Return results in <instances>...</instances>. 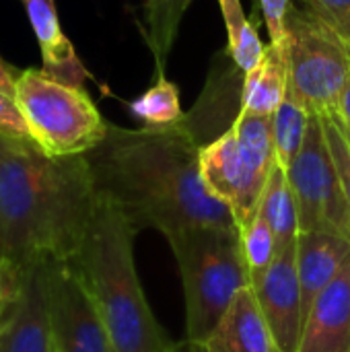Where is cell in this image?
<instances>
[{
	"label": "cell",
	"mask_w": 350,
	"mask_h": 352,
	"mask_svg": "<svg viewBox=\"0 0 350 352\" xmlns=\"http://www.w3.org/2000/svg\"><path fill=\"white\" fill-rule=\"evenodd\" d=\"M14 99L31 140L50 157H78L93 151L109 122L83 87L68 85L43 68L19 70Z\"/></svg>",
	"instance_id": "cell-5"
},
{
	"label": "cell",
	"mask_w": 350,
	"mask_h": 352,
	"mask_svg": "<svg viewBox=\"0 0 350 352\" xmlns=\"http://www.w3.org/2000/svg\"><path fill=\"white\" fill-rule=\"evenodd\" d=\"M299 352H350V258L307 309Z\"/></svg>",
	"instance_id": "cell-12"
},
{
	"label": "cell",
	"mask_w": 350,
	"mask_h": 352,
	"mask_svg": "<svg viewBox=\"0 0 350 352\" xmlns=\"http://www.w3.org/2000/svg\"><path fill=\"white\" fill-rule=\"evenodd\" d=\"M167 243L177 262L186 299V342L202 344L239 291L250 287L239 227H192Z\"/></svg>",
	"instance_id": "cell-4"
},
{
	"label": "cell",
	"mask_w": 350,
	"mask_h": 352,
	"mask_svg": "<svg viewBox=\"0 0 350 352\" xmlns=\"http://www.w3.org/2000/svg\"><path fill=\"white\" fill-rule=\"evenodd\" d=\"M336 118L340 122H344L347 126H350V78L340 95V101H338V111H336Z\"/></svg>",
	"instance_id": "cell-29"
},
{
	"label": "cell",
	"mask_w": 350,
	"mask_h": 352,
	"mask_svg": "<svg viewBox=\"0 0 350 352\" xmlns=\"http://www.w3.org/2000/svg\"><path fill=\"white\" fill-rule=\"evenodd\" d=\"M27 16L31 21L35 39L39 43L43 70L52 76L83 87V80L89 76L85 64L80 62L72 41L64 35L54 0H21Z\"/></svg>",
	"instance_id": "cell-15"
},
{
	"label": "cell",
	"mask_w": 350,
	"mask_h": 352,
	"mask_svg": "<svg viewBox=\"0 0 350 352\" xmlns=\"http://www.w3.org/2000/svg\"><path fill=\"white\" fill-rule=\"evenodd\" d=\"M340 122V120H338ZM340 126H342V130H344V134H347V138H349V142H350V126H347L344 122H340Z\"/></svg>",
	"instance_id": "cell-33"
},
{
	"label": "cell",
	"mask_w": 350,
	"mask_h": 352,
	"mask_svg": "<svg viewBox=\"0 0 350 352\" xmlns=\"http://www.w3.org/2000/svg\"><path fill=\"white\" fill-rule=\"evenodd\" d=\"M186 352H208L204 349V344H190L186 342Z\"/></svg>",
	"instance_id": "cell-31"
},
{
	"label": "cell",
	"mask_w": 350,
	"mask_h": 352,
	"mask_svg": "<svg viewBox=\"0 0 350 352\" xmlns=\"http://www.w3.org/2000/svg\"><path fill=\"white\" fill-rule=\"evenodd\" d=\"M21 276H23V266H14L0 258V322L19 293Z\"/></svg>",
	"instance_id": "cell-27"
},
{
	"label": "cell",
	"mask_w": 350,
	"mask_h": 352,
	"mask_svg": "<svg viewBox=\"0 0 350 352\" xmlns=\"http://www.w3.org/2000/svg\"><path fill=\"white\" fill-rule=\"evenodd\" d=\"M227 29V52L239 72H250L262 58L266 45L248 21L241 0H217Z\"/></svg>",
	"instance_id": "cell-19"
},
{
	"label": "cell",
	"mask_w": 350,
	"mask_h": 352,
	"mask_svg": "<svg viewBox=\"0 0 350 352\" xmlns=\"http://www.w3.org/2000/svg\"><path fill=\"white\" fill-rule=\"evenodd\" d=\"M202 344L208 352H281L250 287L237 293L219 326Z\"/></svg>",
	"instance_id": "cell-13"
},
{
	"label": "cell",
	"mask_w": 350,
	"mask_h": 352,
	"mask_svg": "<svg viewBox=\"0 0 350 352\" xmlns=\"http://www.w3.org/2000/svg\"><path fill=\"white\" fill-rule=\"evenodd\" d=\"M289 82L309 113L336 116L350 78L347 39L311 8L291 6L287 14Z\"/></svg>",
	"instance_id": "cell-6"
},
{
	"label": "cell",
	"mask_w": 350,
	"mask_h": 352,
	"mask_svg": "<svg viewBox=\"0 0 350 352\" xmlns=\"http://www.w3.org/2000/svg\"><path fill=\"white\" fill-rule=\"evenodd\" d=\"M289 87V50L285 43H268L260 62L243 74L239 111L272 116Z\"/></svg>",
	"instance_id": "cell-16"
},
{
	"label": "cell",
	"mask_w": 350,
	"mask_h": 352,
	"mask_svg": "<svg viewBox=\"0 0 350 352\" xmlns=\"http://www.w3.org/2000/svg\"><path fill=\"white\" fill-rule=\"evenodd\" d=\"M0 132L17 138H29V128L25 124V118L19 109V103L12 93H6L0 89Z\"/></svg>",
	"instance_id": "cell-24"
},
{
	"label": "cell",
	"mask_w": 350,
	"mask_h": 352,
	"mask_svg": "<svg viewBox=\"0 0 350 352\" xmlns=\"http://www.w3.org/2000/svg\"><path fill=\"white\" fill-rule=\"evenodd\" d=\"M349 47H350V45H349Z\"/></svg>",
	"instance_id": "cell-35"
},
{
	"label": "cell",
	"mask_w": 350,
	"mask_h": 352,
	"mask_svg": "<svg viewBox=\"0 0 350 352\" xmlns=\"http://www.w3.org/2000/svg\"><path fill=\"white\" fill-rule=\"evenodd\" d=\"M54 352H116L109 334L74 266L43 260Z\"/></svg>",
	"instance_id": "cell-8"
},
{
	"label": "cell",
	"mask_w": 350,
	"mask_h": 352,
	"mask_svg": "<svg viewBox=\"0 0 350 352\" xmlns=\"http://www.w3.org/2000/svg\"><path fill=\"white\" fill-rule=\"evenodd\" d=\"M311 113L301 101V97L295 93V89L287 87V93L272 113V136H274V151H276V163L283 169H289L293 159L299 155L307 130H309Z\"/></svg>",
	"instance_id": "cell-18"
},
{
	"label": "cell",
	"mask_w": 350,
	"mask_h": 352,
	"mask_svg": "<svg viewBox=\"0 0 350 352\" xmlns=\"http://www.w3.org/2000/svg\"><path fill=\"white\" fill-rule=\"evenodd\" d=\"M264 23L272 43H285L287 37V14L293 6L291 0H260Z\"/></svg>",
	"instance_id": "cell-25"
},
{
	"label": "cell",
	"mask_w": 350,
	"mask_h": 352,
	"mask_svg": "<svg viewBox=\"0 0 350 352\" xmlns=\"http://www.w3.org/2000/svg\"><path fill=\"white\" fill-rule=\"evenodd\" d=\"M250 289L281 352H299L305 307L297 272V243L281 250L266 272L252 276Z\"/></svg>",
	"instance_id": "cell-9"
},
{
	"label": "cell",
	"mask_w": 350,
	"mask_h": 352,
	"mask_svg": "<svg viewBox=\"0 0 350 352\" xmlns=\"http://www.w3.org/2000/svg\"><path fill=\"white\" fill-rule=\"evenodd\" d=\"M340 35H342V37L347 39V43H349V45H350V25H349V27H347V29H344V31H342V33H340Z\"/></svg>",
	"instance_id": "cell-32"
},
{
	"label": "cell",
	"mask_w": 350,
	"mask_h": 352,
	"mask_svg": "<svg viewBox=\"0 0 350 352\" xmlns=\"http://www.w3.org/2000/svg\"><path fill=\"white\" fill-rule=\"evenodd\" d=\"M322 124H324L326 142H328V148H330L332 161L336 165L340 186H342V192H344V198H347L350 208V142L336 116L322 118Z\"/></svg>",
	"instance_id": "cell-23"
},
{
	"label": "cell",
	"mask_w": 350,
	"mask_h": 352,
	"mask_svg": "<svg viewBox=\"0 0 350 352\" xmlns=\"http://www.w3.org/2000/svg\"><path fill=\"white\" fill-rule=\"evenodd\" d=\"M285 171L297 198L301 233L326 231L350 243L349 202L344 198L320 116L311 113L305 142Z\"/></svg>",
	"instance_id": "cell-7"
},
{
	"label": "cell",
	"mask_w": 350,
	"mask_h": 352,
	"mask_svg": "<svg viewBox=\"0 0 350 352\" xmlns=\"http://www.w3.org/2000/svg\"><path fill=\"white\" fill-rule=\"evenodd\" d=\"M349 258L350 243L347 239L326 231L299 233L297 272H299L305 316L311 303L316 301V297L342 272Z\"/></svg>",
	"instance_id": "cell-14"
},
{
	"label": "cell",
	"mask_w": 350,
	"mask_h": 352,
	"mask_svg": "<svg viewBox=\"0 0 350 352\" xmlns=\"http://www.w3.org/2000/svg\"><path fill=\"white\" fill-rule=\"evenodd\" d=\"M198 171L206 192L231 210L241 231L254 219L264 190L252 179L231 128L200 146Z\"/></svg>",
	"instance_id": "cell-10"
},
{
	"label": "cell",
	"mask_w": 350,
	"mask_h": 352,
	"mask_svg": "<svg viewBox=\"0 0 350 352\" xmlns=\"http://www.w3.org/2000/svg\"><path fill=\"white\" fill-rule=\"evenodd\" d=\"M130 113L144 122V126L161 128V126H173L184 120V111L179 105V89L167 76H157V82L146 89L142 95H138L134 101L128 103Z\"/></svg>",
	"instance_id": "cell-21"
},
{
	"label": "cell",
	"mask_w": 350,
	"mask_h": 352,
	"mask_svg": "<svg viewBox=\"0 0 350 352\" xmlns=\"http://www.w3.org/2000/svg\"><path fill=\"white\" fill-rule=\"evenodd\" d=\"M17 74H19V70H14L10 64H6V62L0 58V89H2V91H6V93H12V95H14Z\"/></svg>",
	"instance_id": "cell-28"
},
{
	"label": "cell",
	"mask_w": 350,
	"mask_h": 352,
	"mask_svg": "<svg viewBox=\"0 0 350 352\" xmlns=\"http://www.w3.org/2000/svg\"><path fill=\"white\" fill-rule=\"evenodd\" d=\"M318 16L342 33L350 25V0H303Z\"/></svg>",
	"instance_id": "cell-26"
},
{
	"label": "cell",
	"mask_w": 350,
	"mask_h": 352,
	"mask_svg": "<svg viewBox=\"0 0 350 352\" xmlns=\"http://www.w3.org/2000/svg\"><path fill=\"white\" fill-rule=\"evenodd\" d=\"M165 352H186V342H171Z\"/></svg>",
	"instance_id": "cell-30"
},
{
	"label": "cell",
	"mask_w": 350,
	"mask_h": 352,
	"mask_svg": "<svg viewBox=\"0 0 350 352\" xmlns=\"http://www.w3.org/2000/svg\"><path fill=\"white\" fill-rule=\"evenodd\" d=\"M200 144L186 120L173 126H107L87 163L97 196L116 206L138 233L165 239L192 227H237L231 210L212 198L198 171Z\"/></svg>",
	"instance_id": "cell-1"
},
{
	"label": "cell",
	"mask_w": 350,
	"mask_h": 352,
	"mask_svg": "<svg viewBox=\"0 0 350 352\" xmlns=\"http://www.w3.org/2000/svg\"><path fill=\"white\" fill-rule=\"evenodd\" d=\"M157 4V0H144V10H149V8H153Z\"/></svg>",
	"instance_id": "cell-34"
},
{
	"label": "cell",
	"mask_w": 350,
	"mask_h": 352,
	"mask_svg": "<svg viewBox=\"0 0 350 352\" xmlns=\"http://www.w3.org/2000/svg\"><path fill=\"white\" fill-rule=\"evenodd\" d=\"M258 210L268 221V225L276 237L278 252L297 243L299 233H301L299 206H297V198H295L293 186L289 182V175L281 165H276L268 177V184L264 188Z\"/></svg>",
	"instance_id": "cell-17"
},
{
	"label": "cell",
	"mask_w": 350,
	"mask_h": 352,
	"mask_svg": "<svg viewBox=\"0 0 350 352\" xmlns=\"http://www.w3.org/2000/svg\"><path fill=\"white\" fill-rule=\"evenodd\" d=\"M194 0H157V4L144 10L146 21V43L153 52L157 64V76L165 74L167 58L173 50V43L179 35L182 21Z\"/></svg>",
	"instance_id": "cell-20"
},
{
	"label": "cell",
	"mask_w": 350,
	"mask_h": 352,
	"mask_svg": "<svg viewBox=\"0 0 350 352\" xmlns=\"http://www.w3.org/2000/svg\"><path fill=\"white\" fill-rule=\"evenodd\" d=\"M0 352H54L43 260L23 266L19 293L0 322Z\"/></svg>",
	"instance_id": "cell-11"
},
{
	"label": "cell",
	"mask_w": 350,
	"mask_h": 352,
	"mask_svg": "<svg viewBox=\"0 0 350 352\" xmlns=\"http://www.w3.org/2000/svg\"><path fill=\"white\" fill-rule=\"evenodd\" d=\"M239 233H241V254H243L250 278L266 272L278 254V245L264 214L256 210L254 219Z\"/></svg>",
	"instance_id": "cell-22"
},
{
	"label": "cell",
	"mask_w": 350,
	"mask_h": 352,
	"mask_svg": "<svg viewBox=\"0 0 350 352\" xmlns=\"http://www.w3.org/2000/svg\"><path fill=\"white\" fill-rule=\"evenodd\" d=\"M99 208L85 155L50 157L0 132V258L27 266L72 260Z\"/></svg>",
	"instance_id": "cell-2"
},
{
	"label": "cell",
	"mask_w": 350,
	"mask_h": 352,
	"mask_svg": "<svg viewBox=\"0 0 350 352\" xmlns=\"http://www.w3.org/2000/svg\"><path fill=\"white\" fill-rule=\"evenodd\" d=\"M134 235L126 217L99 198L89 233L72 260L116 352H165L171 344L149 303L136 272Z\"/></svg>",
	"instance_id": "cell-3"
}]
</instances>
